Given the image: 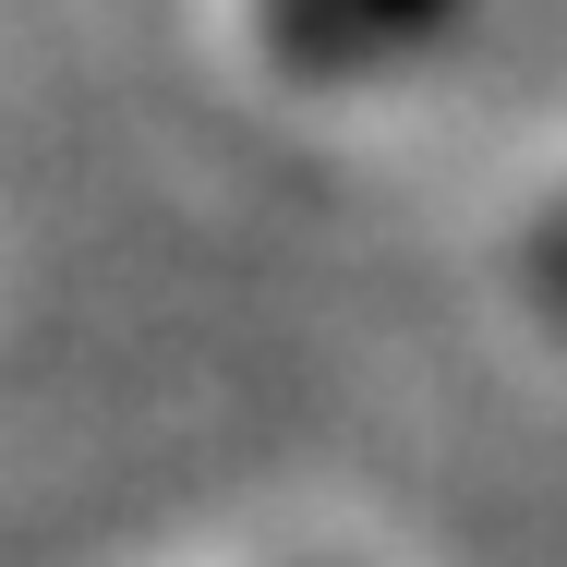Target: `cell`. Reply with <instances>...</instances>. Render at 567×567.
Here are the masks:
<instances>
[{"label": "cell", "instance_id": "obj_1", "mask_svg": "<svg viewBox=\"0 0 567 567\" xmlns=\"http://www.w3.org/2000/svg\"><path fill=\"white\" fill-rule=\"evenodd\" d=\"M471 0H254V37L302 73V85H374L423 49H447Z\"/></svg>", "mask_w": 567, "mask_h": 567}, {"label": "cell", "instance_id": "obj_2", "mask_svg": "<svg viewBox=\"0 0 567 567\" xmlns=\"http://www.w3.org/2000/svg\"><path fill=\"white\" fill-rule=\"evenodd\" d=\"M532 290H544V302H556V315H567V218L544 229V241H532Z\"/></svg>", "mask_w": 567, "mask_h": 567}]
</instances>
